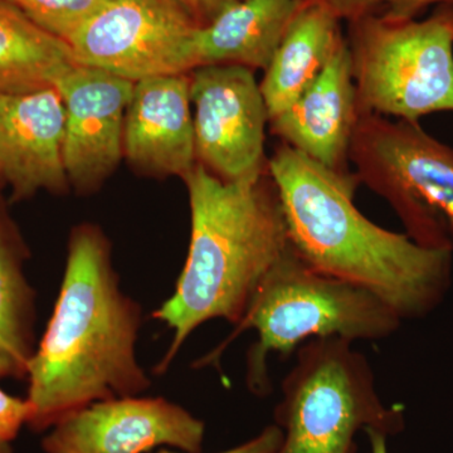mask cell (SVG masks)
I'll return each instance as SVG.
<instances>
[{"label":"cell","instance_id":"6da1fadb","mask_svg":"<svg viewBox=\"0 0 453 453\" xmlns=\"http://www.w3.org/2000/svg\"><path fill=\"white\" fill-rule=\"evenodd\" d=\"M142 324V306L122 290L106 235L77 226L53 314L27 366L28 425L44 431L86 405L150 388L136 354Z\"/></svg>","mask_w":453,"mask_h":453},{"label":"cell","instance_id":"7a4b0ae2","mask_svg":"<svg viewBox=\"0 0 453 453\" xmlns=\"http://www.w3.org/2000/svg\"><path fill=\"white\" fill-rule=\"evenodd\" d=\"M268 173L281 198L288 241L306 264L377 295L402 320L421 319L451 288L453 255L381 228L357 210L353 173L325 168L280 144Z\"/></svg>","mask_w":453,"mask_h":453},{"label":"cell","instance_id":"3957f363","mask_svg":"<svg viewBox=\"0 0 453 453\" xmlns=\"http://www.w3.org/2000/svg\"><path fill=\"white\" fill-rule=\"evenodd\" d=\"M183 180L189 196V250L174 292L153 314L173 332L157 374L168 371L203 324L216 319L240 323L259 283L290 246L268 168L257 177L226 181L196 163Z\"/></svg>","mask_w":453,"mask_h":453},{"label":"cell","instance_id":"277c9868","mask_svg":"<svg viewBox=\"0 0 453 453\" xmlns=\"http://www.w3.org/2000/svg\"><path fill=\"white\" fill-rule=\"evenodd\" d=\"M402 323L377 295L315 270L290 244L259 283L234 332L199 366L216 365L235 338L255 330L257 342L247 353L246 381L253 395L265 396L271 392V354L290 357L312 339H386Z\"/></svg>","mask_w":453,"mask_h":453},{"label":"cell","instance_id":"5b68a950","mask_svg":"<svg viewBox=\"0 0 453 453\" xmlns=\"http://www.w3.org/2000/svg\"><path fill=\"white\" fill-rule=\"evenodd\" d=\"M275 425L282 431L276 453H357L360 431L395 436L403 431L404 414L381 401L365 354L334 336L297 349L281 383Z\"/></svg>","mask_w":453,"mask_h":453},{"label":"cell","instance_id":"8992f818","mask_svg":"<svg viewBox=\"0 0 453 453\" xmlns=\"http://www.w3.org/2000/svg\"><path fill=\"white\" fill-rule=\"evenodd\" d=\"M360 111L418 122L453 111V9L426 19L372 12L348 22Z\"/></svg>","mask_w":453,"mask_h":453},{"label":"cell","instance_id":"52a82bcc","mask_svg":"<svg viewBox=\"0 0 453 453\" xmlns=\"http://www.w3.org/2000/svg\"><path fill=\"white\" fill-rule=\"evenodd\" d=\"M359 183L389 203L405 234L453 255V148L418 122L360 111L349 150Z\"/></svg>","mask_w":453,"mask_h":453},{"label":"cell","instance_id":"ba28073f","mask_svg":"<svg viewBox=\"0 0 453 453\" xmlns=\"http://www.w3.org/2000/svg\"><path fill=\"white\" fill-rule=\"evenodd\" d=\"M199 29L178 0H111L67 44L77 65L138 82L198 67Z\"/></svg>","mask_w":453,"mask_h":453},{"label":"cell","instance_id":"9c48e42d","mask_svg":"<svg viewBox=\"0 0 453 453\" xmlns=\"http://www.w3.org/2000/svg\"><path fill=\"white\" fill-rule=\"evenodd\" d=\"M189 80L196 163L226 181L266 172L270 116L255 71L235 65H199Z\"/></svg>","mask_w":453,"mask_h":453},{"label":"cell","instance_id":"30bf717a","mask_svg":"<svg viewBox=\"0 0 453 453\" xmlns=\"http://www.w3.org/2000/svg\"><path fill=\"white\" fill-rule=\"evenodd\" d=\"M205 425L163 396L105 399L68 414L42 441L47 453H144L168 446L201 453Z\"/></svg>","mask_w":453,"mask_h":453},{"label":"cell","instance_id":"8fae6325","mask_svg":"<svg viewBox=\"0 0 453 453\" xmlns=\"http://www.w3.org/2000/svg\"><path fill=\"white\" fill-rule=\"evenodd\" d=\"M134 83L77 64L55 83L65 111V174L81 195L100 189L124 157L125 116Z\"/></svg>","mask_w":453,"mask_h":453},{"label":"cell","instance_id":"7c38bea8","mask_svg":"<svg viewBox=\"0 0 453 453\" xmlns=\"http://www.w3.org/2000/svg\"><path fill=\"white\" fill-rule=\"evenodd\" d=\"M65 111L55 88L0 96V183L12 201L70 189L64 162Z\"/></svg>","mask_w":453,"mask_h":453},{"label":"cell","instance_id":"4fadbf2b","mask_svg":"<svg viewBox=\"0 0 453 453\" xmlns=\"http://www.w3.org/2000/svg\"><path fill=\"white\" fill-rule=\"evenodd\" d=\"M189 73L134 83L124 127V157L145 174L184 179L196 165Z\"/></svg>","mask_w":453,"mask_h":453},{"label":"cell","instance_id":"5bb4252c","mask_svg":"<svg viewBox=\"0 0 453 453\" xmlns=\"http://www.w3.org/2000/svg\"><path fill=\"white\" fill-rule=\"evenodd\" d=\"M359 112L345 37L323 73L270 121V129L283 144L325 168L350 174L349 150Z\"/></svg>","mask_w":453,"mask_h":453},{"label":"cell","instance_id":"9a60e30c","mask_svg":"<svg viewBox=\"0 0 453 453\" xmlns=\"http://www.w3.org/2000/svg\"><path fill=\"white\" fill-rule=\"evenodd\" d=\"M342 19L320 3L301 2L259 82L270 121L288 109L323 73L345 41Z\"/></svg>","mask_w":453,"mask_h":453},{"label":"cell","instance_id":"2e32d148","mask_svg":"<svg viewBox=\"0 0 453 453\" xmlns=\"http://www.w3.org/2000/svg\"><path fill=\"white\" fill-rule=\"evenodd\" d=\"M300 5V0L234 3L199 29L198 67L235 65L252 71L266 70Z\"/></svg>","mask_w":453,"mask_h":453},{"label":"cell","instance_id":"e0dca14e","mask_svg":"<svg viewBox=\"0 0 453 453\" xmlns=\"http://www.w3.org/2000/svg\"><path fill=\"white\" fill-rule=\"evenodd\" d=\"M74 64L67 43L0 0V96L55 88Z\"/></svg>","mask_w":453,"mask_h":453},{"label":"cell","instance_id":"ac0fdd59","mask_svg":"<svg viewBox=\"0 0 453 453\" xmlns=\"http://www.w3.org/2000/svg\"><path fill=\"white\" fill-rule=\"evenodd\" d=\"M26 253L16 229L0 210V378L27 375L32 342L33 291Z\"/></svg>","mask_w":453,"mask_h":453},{"label":"cell","instance_id":"d6986e66","mask_svg":"<svg viewBox=\"0 0 453 453\" xmlns=\"http://www.w3.org/2000/svg\"><path fill=\"white\" fill-rule=\"evenodd\" d=\"M29 20L65 43L111 0H8Z\"/></svg>","mask_w":453,"mask_h":453},{"label":"cell","instance_id":"ffe728a7","mask_svg":"<svg viewBox=\"0 0 453 453\" xmlns=\"http://www.w3.org/2000/svg\"><path fill=\"white\" fill-rule=\"evenodd\" d=\"M31 414L32 407L27 399L16 398L0 389V442L14 440Z\"/></svg>","mask_w":453,"mask_h":453},{"label":"cell","instance_id":"44dd1931","mask_svg":"<svg viewBox=\"0 0 453 453\" xmlns=\"http://www.w3.org/2000/svg\"><path fill=\"white\" fill-rule=\"evenodd\" d=\"M377 12L392 18H417L429 7L453 9V0H374Z\"/></svg>","mask_w":453,"mask_h":453},{"label":"cell","instance_id":"7402d4cb","mask_svg":"<svg viewBox=\"0 0 453 453\" xmlns=\"http://www.w3.org/2000/svg\"><path fill=\"white\" fill-rule=\"evenodd\" d=\"M282 442V431L279 426L273 423L262 429L257 436L251 438L242 445L234 447V449H228V451L219 453H276L280 445ZM159 453H174L160 451Z\"/></svg>","mask_w":453,"mask_h":453},{"label":"cell","instance_id":"603a6c76","mask_svg":"<svg viewBox=\"0 0 453 453\" xmlns=\"http://www.w3.org/2000/svg\"><path fill=\"white\" fill-rule=\"evenodd\" d=\"M190 17L203 27L210 25L225 9L231 7L240 0H178Z\"/></svg>","mask_w":453,"mask_h":453},{"label":"cell","instance_id":"cb8c5ba5","mask_svg":"<svg viewBox=\"0 0 453 453\" xmlns=\"http://www.w3.org/2000/svg\"><path fill=\"white\" fill-rule=\"evenodd\" d=\"M300 2L320 3L329 9H332L342 20L356 19L366 13L377 12L374 0H300Z\"/></svg>","mask_w":453,"mask_h":453},{"label":"cell","instance_id":"d4e9b609","mask_svg":"<svg viewBox=\"0 0 453 453\" xmlns=\"http://www.w3.org/2000/svg\"><path fill=\"white\" fill-rule=\"evenodd\" d=\"M365 434L371 443L372 453H388V447H387L388 436L372 428L365 429Z\"/></svg>","mask_w":453,"mask_h":453},{"label":"cell","instance_id":"484cf974","mask_svg":"<svg viewBox=\"0 0 453 453\" xmlns=\"http://www.w3.org/2000/svg\"><path fill=\"white\" fill-rule=\"evenodd\" d=\"M0 453H14L9 443L0 442Z\"/></svg>","mask_w":453,"mask_h":453},{"label":"cell","instance_id":"4316f807","mask_svg":"<svg viewBox=\"0 0 453 453\" xmlns=\"http://www.w3.org/2000/svg\"><path fill=\"white\" fill-rule=\"evenodd\" d=\"M0 184H2V183H0Z\"/></svg>","mask_w":453,"mask_h":453}]
</instances>
